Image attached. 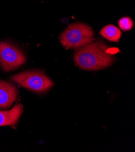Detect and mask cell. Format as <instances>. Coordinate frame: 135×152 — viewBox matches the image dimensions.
Returning a JSON list of instances; mask_svg holds the SVG:
<instances>
[{"label":"cell","instance_id":"2","mask_svg":"<svg viewBox=\"0 0 135 152\" xmlns=\"http://www.w3.org/2000/svg\"><path fill=\"white\" fill-rule=\"evenodd\" d=\"M66 49H78L95 40L93 31L88 25L81 23L70 24L59 37Z\"/></svg>","mask_w":135,"mask_h":152},{"label":"cell","instance_id":"4","mask_svg":"<svg viewBox=\"0 0 135 152\" xmlns=\"http://www.w3.org/2000/svg\"><path fill=\"white\" fill-rule=\"evenodd\" d=\"M26 62V56L13 44L0 41V65L4 71L17 69Z\"/></svg>","mask_w":135,"mask_h":152},{"label":"cell","instance_id":"6","mask_svg":"<svg viewBox=\"0 0 135 152\" xmlns=\"http://www.w3.org/2000/svg\"><path fill=\"white\" fill-rule=\"evenodd\" d=\"M23 107L21 104H17L10 110H0V127L15 126L23 113Z\"/></svg>","mask_w":135,"mask_h":152},{"label":"cell","instance_id":"7","mask_svg":"<svg viewBox=\"0 0 135 152\" xmlns=\"http://www.w3.org/2000/svg\"><path fill=\"white\" fill-rule=\"evenodd\" d=\"M99 34L106 39L112 42H118L122 35V33L117 27L109 24L104 27Z\"/></svg>","mask_w":135,"mask_h":152},{"label":"cell","instance_id":"3","mask_svg":"<svg viewBox=\"0 0 135 152\" xmlns=\"http://www.w3.org/2000/svg\"><path fill=\"white\" fill-rule=\"evenodd\" d=\"M11 78L22 87L36 93L46 92L53 85L47 76L39 70L23 72L12 76Z\"/></svg>","mask_w":135,"mask_h":152},{"label":"cell","instance_id":"5","mask_svg":"<svg viewBox=\"0 0 135 152\" xmlns=\"http://www.w3.org/2000/svg\"><path fill=\"white\" fill-rule=\"evenodd\" d=\"M18 95V90L12 84L0 80V109L10 107L15 101Z\"/></svg>","mask_w":135,"mask_h":152},{"label":"cell","instance_id":"8","mask_svg":"<svg viewBox=\"0 0 135 152\" xmlns=\"http://www.w3.org/2000/svg\"><path fill=\"white\" fill-rule=\"evenodd\" d=\"M118 24L120 28L124 31H128L132 28L133 23L129 17H124L119 20Z\"/></svg>","mask_w":135,"mask_h":152},{"label":"cell","instance_id":"1","mask_svg":"<svg viewBox=\"0 0 135 152\" xmlns=\"http://www.w3.org/2000/svg\"><path fill=\"white\" fill-rule=\"evenodd\" d=\"M74 60L82 69L98 70L111 66L115 58L109 53L106 44L99 41L78 48L74 53Z\"/></svg>","mask_w":135,"mask_h":152}]
</instances>
